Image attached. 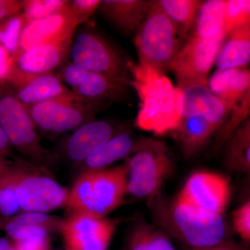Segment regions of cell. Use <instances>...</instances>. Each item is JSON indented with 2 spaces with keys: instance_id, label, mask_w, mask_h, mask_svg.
Instances as JSON below:
<instances>
[{
  "instance_id": "6da1fadb",
  "label": "cell",
  "mask_w": 250,
  "mask_h": 250,
  "mask_svg": "<svg viewBox=\"0 0 250 250\" xmlns=\"http://www.w3.org/2000/svg\"><path fill=\"white\" fill-rule=\"evenodd\" d=\"M132 85L141 107L136 118L139 129L164 135L171 133L182 117V90L172 84L164 73L129 62Z\"/></svg>"
},
{
  "instance_id": "7a4b0ae2",
  "label": "cell",
  "mask_w": 250,
  "mask_h": 250,
  "mask_svg": "<svg viewBox=\"0 0 250 250\" xmlns=\"http://www.w3.org/2000/svg\"><path fill=\"white\" fill-rule=\"evenodd\" d=\"M152 214L158 228L189 248H205L227 240L223 215L206 211L179 201L158 199L152 203Z\"/></svg>"
},
{
  "instance_id": "3957f363",
  "label": "cell",
  "mask_w": 250,
  "mask_h": 250,
  "mask_svg": "<svg viewBox=\"0 0 250 250\" xmlns=\"http://www.w3.org/2000/svg\"><path fill=\"white\" fill-rule=\"evenodd\" d=\"M127 179L126 163L79 174L68 192L65 206L67 215L106 218L124 203L128 194Z\"/></svg>"
},
{
  "instance_id": "277c9868",
  "label": "cell",
  "mask_w": 250,
  "mask_h": 250,
  "mask_svg": "<svg viewBox=\"0 0 250 250\" xmlns=\"http://www.w3.org/2000/svg\"><path fill=\"white\" fill-rule=\"evenodd\" d=\"M16 197L21 211L48 213L66 205L69 190L52 171L17 155L11 159Z\"/></svg>"
},
{
  "instance_id": "5b68a950",
  "label": "cell",
  "mask_w": 250,
  "mask_h": 250,
  "mask_svg": "<svg viewBox=\"0 0 250 250\" xmlns=\"http://www.w3.org/2000/svg\"><path fill=\"white\" fill-rule=\"evenodd\" d=\"M0 126L15 151L26 160L53 170L56 164L51 150L41 143L25 106L9 87L0 83Z\"/></svg>"
},
{
  "instance_id": "8992f818",
  "label": "cell",
  "mask_w": 250,
  "mask_h": 250,
  "mask_svg": "<svg viewBox=\"0 0 250 250\" xmlns=\"http://www.w3.org/2000/svg\"><path fill=\"white\" fill-rule=\"evenodd\" d=\"M134 42L139 65L165 73L180 49V41L173 22L151 1L147 16L134 33Z\"/></svg>"
},
{
  "instance_id": "52a82bcc",
  "label": "cell",
  "mask_w": 250,
  "mask_h": 250,
  "mask_svg": "<svg viewBox=\"0 0 250 250\" xmlns=\"http://www.w3.org/2000/svg\"><path fill=\"white\" fill-rule=\"evenodd\" d=\"M126 164L128 194L140 198H153L158 195L173 169L165 142L146 138Z\"/></svg>"
},
{
  "instance_id": "ba28073f",
  "label": "cell",
  "mask_w": 250,
  "mask_h": 250,
  "mask_svg": "<svg viewBox=\"0 0 250 250\" xmlns=\"http://www.w3.org/2000/svg\"><path fill=\"white\" fill-rule=\"evenodd\" d=\"M69 59L88 71L129 85V61L107 39L93 29L83 28L75 31Z\"/></svg>"
},
{
  "instance_id": "9c48e42d",
  "label": "cell",
  "mask_w": 250,
  "mask_h": 250,
  "mask_svg": "<svg viewBox=\"0 0 250 250\" xmlns=\"http://www.w3.org/2000/svg\"><path fill=\"white\" fill-rule=\"evenodd\" d=\"M25 106L39 134L56 136L95 119L98 105L83 101L72 91L58 98Z\"/></svg>"
},
{
  "instance_id": "30bf717a",
  "label": "cell",
  "mask_w": 250,
  "mask_h": 250,
  "mask_svg": "<svg viewBox=\"0 0 250 250\" xmlns=\"http://www.w3.org/2000/svg\"><path fill=\"white\" fill-rule=\"evenodd\" d=\"M227 35L224 33L214 39H202L190 36L180 47L171 62L169 70L180 89L191 85H208V74Z\"/></svg>"
},
{
  "instance_id": "8fae6325",
  "label": "cell",
  "mask_w": 250,
  "mask_h": 250,
  "mask_svg": "<svg viewBox=\"0 0 250 250\" xmlns=\"http://www.w3.org/2000/svg\"><path fill=\"white\" fill-rule=\"evenodd\" d=\"M123 130L113 122L94 119L72 131L51 152L56 163L63 161L77 167Z\"/></svg>"
},
{
  "instance_id": "7c38bea8",
  "label": "cell",
  "mask_w": 250,
  "mask_h": 250,
  "mask_svg": "<svg viewBox=\"0 0 250 250\" xmlns=\"http://www.w3.org/2000/svg\"><path fill=\"white\" fill-rule=\"evenodd\" d=\"M117 228L116 220L88 215H67L59 233L65 250H107Z\"/></svg>"
},
{
  "instance_id": "4fadbf2b",
  "label": "cell",
  "mask_w": 250,
  "mask_h": 250,
  "mask_svg": "<svg viewBox=\"0 0 250 250\" xmlns=\"http://www.w3.org/2000/svg\"><path fill=\"white\" fill-rule=\"evenodd\" d=\"M231 195L229 182L221 174L197 171L188 178L177 200L206 211L223 215Z\"/></svg>"
},
{
  "instance_id": "5bb4252c",
  "label": "cell",
  "mask_w": 250,
  "mask_h": 250,
  "mask_svg": "<svg viewBox=\"0 0 250 250\" xmlns=\"http://www.w3.org/2000/svg\"><path fill=\"white\" fill-rule=\"evenodd\" d=\"M5 85L12 90L24 106L58 98L71 91L62 83L57 72L29 74L14 65Z\"/></svg>"
},
{
  "instance_id": "9a60e30c",
  "label": "cell",
  "mask_w": 250,
  "mask_h": 250,
  "mask_svg": "<svg viewBox=\"0 0 250 250\" xmlns=\"http://www.w3.org/2000/svg\"><path fill=\"white\" fill-rule=\"evenodd\" d=\"M78 27L68 2L62 11L49 17L27 23L21 34L20 50L73 39Z\"/></svg>"
},
{
  "instance_id": "2e32d148",
  "label": "cell",
  "mask_w": 250,
  "mask_h": 250,
  "mask_svg": "<svg viewBox=\"0 0 250 250\" xmlns=\"http://www.w3.org/2000/svg\"><path fill=\"white\" fill-rule=\"evenodd\" d=\"M72 41V39L20 50L14 57L15 65L18 70L26 73L54 72L67 62Z\"/></svg>"
},
{
  "instance_id": "e0dca14e",
  "label": "cell",
  "mask_w": 250,
  "mask_h": 250,
  "mask_svg": "<svg viewBox=\"0 0 250 250\" xmlns=\"http://www.w3.org/2000/svg\"><path fill=\"white\" fill-rule=\"evenodd\" d=\"M231 108L232 106L217 98L206 85H191L182 89V116L203 117L219 130Z\"/></svg>"
},
{
  "instance_id": "ac0fdd59",
  "label": "cell",
  "mask_w": 250,
  "mask_h": 250,
  "mask_svg": "<svg viewBox=\"0 0 250 250\" xmlns=\"http://www.w3.org/2000/svg\"><path fill=\"white\" fill-rule=\"evenodd\" d=\"M142 139H135L129 131H123L115 135L88 159L77 166L78 174L108 168V166L125 159L139 149Z\"/></svg>"
},
{
  "instance_id": "d6986e66",
  "label": "cell",
  "mask_w": 250,
  "mask_h": 250,
  "mask_svg": "<svg viewBox=\"0 0 250 250\" xmlns=\"http://www.w3.org/2000/svg\"><path fill=\"white\" fill-rule=\"evenodd\" d=\"M151 1L102 0L98 11L120 30L135 33L147 16Z\"/></svg>"
},
{
  "instance_id": "ffe728a7",
  "label": "cell",
  "mask_w": 250,
  "mask_h": 250,
  "mask_svg": "<svg viewBox=\"0 0 250 250\" xmlns=\"http://www.w3.org/2000/svg\"><path fill=\"white\" fill-rule=\"evenodd\" d=\"M218 128L198 116H182L177 127L171 132L187 159L196 155L205 147Z\"/></svg>"
},
{
  "instance_id": "44dd1931",
  "label": "cell",
  "mask_w": 250,
  "mask_h": 250,
  "mask_svg": "<svg viewBox=\"0 0 250 250\" xmlns=\"http://www.w3.org/2000/svg\"><path fill=\"white\" fill-rule=\"evenodd\" d=\"M208 89L231 106L250 94V71L246 67L218 70L208 80Z\"/></svg>"
},
{
  "instance_id": "7402d4cb",
  "label": "cell",
  "mask_w": 250,
  "mask_h": 250,
  "mask_svg": "<svg viewBox=\"0 0 250 250\" xmlns=\"http://www.w3.org/2000/svg\"><path fill=\"white\" fill-rule=\"evenodd\" d=\"M127 86L105 75L90 72L82 84L71 91L83 101L103 107L104 104L121 98Z\"/></svg>"
},
{
  "instance_id": "603a6c76",
  "label": "cell",
  "mask_w": 250,
  "mask_h": 250,
  "mask_svg": "<svg viewBox=\"0 0 250 250\" xmlns=\"http://www.w3.org/2000/svg\"><path fill=\"white\" fill-rule=\"evenodd\" d=\"M250 61V24L231 31L224 41L215 61L217 70L245 67Z\"/></svg>"
},
{
  "instance_id": "cb8c5ba5",
  "label": "cell",
  "mask_w": 250,
  "mask_h": 250,
  "mask_svg": "<svg viewBox=\"0 0 250 250\" xmlns=\"http://www.w3.org/2000/svg\"><path fill=\"white\" fill-rule=\"evenodd\" d=\"M225 166L236 173L250 172V118L233 132L225 143Z\"/></svg>"
},
{
  "instance_id": "d4e9b609",
  "label": "cell",
  "mask_w": 250,
  "mask_h": 250,
  "mask_svg": "<svg viewBox=\"0 0 250 250\" xmlns=\"http://www.w3.org/2000/svg\"><path fill=\"white\" fill-rule=\"evenodd\" d=\"M161 9L176 27L179 41L188 40L191 35L200 0H156Z\"/></svg>"
},
{
  "instance_id": "484cf974",
  "label": "cell",
  "mask_w": 250,
  "mask_h": 250,
  "mask_svg": "<svg viewBox=\"0 0 250 250\" xmlns=\"http://www.w3.org/2000/svg\"><path fill=\"white\" fill-rule=\"evenodd\" d=\"M225 6V0L202 1L190 36L209 39L224 34Z\"/></svg>"
},
{
  "instance_id": "4316f807",
  "label": "cell",
  "mask_w": 250,
  "mask_h": 250,
  "mask_svg": "<svg viewBox=\"0 0 250 250\" xmlns=\"http://www.w3.org/2000/svg\"><path fill=\"white\" fill-rule=\"evenodd\" d=\"M126 250H177L170 236L151 224L139 223L131 230Z\"/></svg>"
},
{
  "instance_id": "83f0119b",
  "label": "cell",
  "mask_w": 250,
  "mask_h": 250,
  "mask_svg": "<svg viewBox=\"0 0 250 250\" xmlns=\"http://www.w3.org/2000/svg\"><path fill=\"white\" fill-rule=\"evenodd\" d=\"M11 159H0V224L21 212L16 197Z\"/></svg>"
},
{
  "instance_id": "f1b7e54d",
  "label": "cell",
  "mask_w": 250,
  "mask_h": 250,
  "mask_svg": "<svg viewBox=\"0 0 250 250\" xmlns=\"http://www.w3.org/2000/svg\"><path fill=\"white\" fill-rule=\"evenodd\" d=\"M250 94L231 108L226 121L218 131L215 147L220 148L224 146L233 132L250 118Z\"/></svg>"
},
{
  "instance_id": "f546056e",
  "label": "cell",
  "mask_w": 250,
  "mask_h": 250,
  "mask_svg": "<svg viewBox=\"0 0 250 250\" xmlns=\"http://www.w3.org/2000/svg\"><path fill=\"white\" fill-rule=\"evenodd\" d=\"M250 24V0H225L224 31H231Z\"/></svg>"
},
{
  "instance_id": "4dcf8cb0",
  "label": "cell",
  "mask_w": 250,
  "mask_h": 250,
  "mask_svg": "<svg viewBox=\"0 0 250 250\" xmlns=\"http://www.w3.org/2000/svg\"><path fill=\"white\" fill-rule=\"evenodd\" d=\"M68 2L67 0H24L22 14L27 23L34 22L62 11Z\"/></svg>"
},
{
  "instance_id": "1f68e13d",
  "label": "cell",
  "mask_w": 250,
  "mask_h": 250,
  "mask_svg": "<svg viewBox=\"0 0 250 250\" xmlns=\"http://www.w3.org/2000/svg\"><path fill=\"white\" fill-rule=\"evenodd\" d=\"M26 24L27 22L22 12L14 15L4 21L1 44L14 57L20 51V40Z\"/></svg>"
},
{
  "instance_id": "d6a6232c",
  "label": "cell",
  "mask_w": 250,
  "mask_h": 250,
  "mask_svg": "<svg viewBox=\"0 0 250 250\" xmlns=\"http://www.w3.org/2000/svg\"><path fill=\"white\" fill-rule=\"evenodd\" d=\"M63 218L41 212L21 211L6 221L17 225H33L48 230L49 233L59 231ZM5 222V221H4Z\"/></svg>"
},
{
  "instance_id": "836d02e7",
  "label": "cell",
  "mask_w": 250,
  "mask_h": 250,
  "mask_svg": "<svg viewBox=\"0 0 250 250\" xmlns=\"http://www.w3.org/2000/svg\"><path fill=\"white\" fill-rule=\"evenodd\" d=\"M56 72L62 83L70 90H73L82 84L90 71L75 62H67L59 67L58 72Z\"/></svg>"
},
{
  "instance_id": "e575fe53",
  "label": "cell",
  "mask_w": 250,
  "mask_h": 250,
  "mask_svg": "<svg viewBox=\"0 0 250 250\" xmlns=\"http://www.w3.org/2000/svg\"><path fill=\"white\" fill-rule=\"evenodd\" d=\"M233 229L246 243L250 241V202L249 200L233 212Z\"/></svg>"
},
{
  "instance_id": "d590c367",
  "label": "cell",
  "mask_w": 250,
  "mask_h": 250,
  "mask_svg": "<svg viewBox=\"0 0 250 250\" xmlns=\"http://www.w3.org/2000/svg\"><path fill=\"white\" fill-rule=\"evenodd\" d=\"M101 0H72L69 6L76 18L79 26L88 22L98 10Z\"/></svg>"
},
{
  "instance_id": "8d00e7d4",
  "label": "cell",
  "mask_w": 250,
  "mask_h": 250,
  "mask_svg": "<svg viewBox=\"0 0 250 250\" xmlns=\"http://www.w3.org/2000/svg\"><path fill=\"white\" fill-rule=\"evenodd\" d=\"M14 65V57L0 43V83H6Z\"/></svg>"
},
{
  "instance_id": "74e56055",
  "label": "cell",
  "mask_w": 250,
  "mask_h": 250,
  "mask_svg": "<svg viewBox=\"0 0 250 250\" xmlns=\"http://www.w3.org/2000/svg\"><path fill=\"white\" fill-rule=\"evenodd\" d=\"M13 243L16 250H50L51 248L49 236L13 242Z\"/></svg>"
},
{
  "instance_id": "f35d334b",
  "label": "cell",
  "mask_w": 250,
  "mask_h": 250,
  "mask_svg": "<svg viewBox=\"0 0 250 250\" xmlns=\"http://www.w3.org/2000/svg\"><path fill=\"white\" fill-rule=\"evenodd\" d=\"M22 12V1L0 0V22L8 18Z\"/></svg>"
},
{
  "instance_id": "ab89813d",
  "label": "cell",
  "mask_w": 250,
  "mask_h": 250,
  "mask_svg": "<svg viewBox=\"0 0 250 250\" xmlns=\"http://www.w3.org/2000/svg\"><path fill=\"white\" fill-rule=\"evenodd\" d=\"M16 153L7 136L0 126V159L3 158L13 159L15 156H17Z\"/></svg>"
},
{
  "instance_id": "60d3db41",
  "label": "cell",
  "mask_w": 250,
  "mask_h": 250,
  "mask_svg": "<svg viewBox=\"0 0 250 250\" xmlns=\"http://www.w3.org/2000/svg\"><path fill=\"white\" fill-rule=\"evenodd\" d=\"M187 250H246L244 248L235 243V242L228 241L225 240L219 243V244L215 245V246L208 247V248H188Z\"/></svg>"
},
{
  "instance_id": "b9f144b4",
  "label": "cell",
  "mask_w": 250,
  "mask_h": 250,
  "mask_svg": "<svg viewBox=\"0 0 250 250\" xmlns=\"http://www.w3.org/2000/svg\"><path fill=\"white\" fill-rule=\"evenodd\" d=\"M0 250H16L14 243L6 238H0Z\"/></svg>"
},
{
  "instance_id": "7bdbcfd3",
  "label": "cell",
  "mask_w": 250,
  "mask_h": 250,
  "mask_svg": "<svg viewBox=\"0 0 250 250\" xmlns=\"http://www.w3.org/2000/svg\"><path fill=\"white\" fill-rule=\"evenodd\" d=\"M4 21H2V22H0V43H1V38H2L3 29H4Z\"/></svg>"
}]
</instances>
